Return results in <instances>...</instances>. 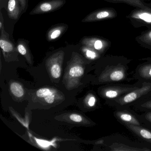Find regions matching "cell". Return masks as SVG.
<instances>
[{"instance_id":"obj_1","label":"cell","mask_w":151,"mask_h":151,"mask_svg":"<svg viewBox=\"0 0 151 151\" xmlns=\"http://www.w3.org/2000/svg\"><path fill=\"white\" fill-rule=\"evenodd\" d=\"M131 60L123 56L108 55L101 60L99 65L98 81L99 83H122L130 81L128 70Z\"/></svg>"},{"instance_id":"obj_2","label":"cell","mask_w":151,"mask_h":151,"mask_svg":"<svg viewBox=\"0 0 151 151\" xmlns=\"http://www.w3.org/2000/svg\"><path fill=\"white\" fill-rule=\"evenodd\" d=\"M151 97V82H143L136 89L116 99L107 101L110 106L118 109L128 108L133 106L143 100Z\"/></svg>"},{"instance_id":"obj_3","label":"cell","mask_w":151,"mask_h":151,"mask_svg":"<svg viewBox=\"0 0 151 151\" xmlns=\"http://www.w3.org/2000/svg\"><path fill=\"white\" fill-rule=\"evenodd\" d=\"M107 145L108 150L112 151H150L151 145L146 143H134L120 135H114L109 137Z\"/></svg>"},{"instance_id":"obj_4","label":"cell","mask_w":151,"mask_h":151,"mask_svg":"<svg viewBox=\"0 0 151 151\" xmlns=\"http://www.w3.org/2000/svg\"><path fill=\"white\" fill-rule=\"evenodd\" d=\"M141 84L142 83L138 81L134 84L122 83L107 84L101 88L100 93L106 101L113 100L134 90L140 86Z\"/></svg>"},{"instance_id":"obj_5","label":"cell","mask_w":151,"mask_h":151,"mask_svg":"<svg viewBox=\"0 0 151 151\" xmlns=\"http://www.w3.org/2000/svg\"><path fill=\"white\" fill-rule=\"evenodd\" d=\"M126 17L134 28L145 27L151 29V7L135 9Z\"/></svg>"},{"instance_id":"obj_6","label":"cell","mask_w":151,"mask_h":151,"mask_svg":"<svg viewBox=\"0 0 151 151\" xmlns=\"http://www.w3.org/2000/svg\"><path fill=\"white\" fill-rule=\"evenodd\" d=\"M114 116L122 124H134V125H143L138 116V114L130 109H118L114 111Z\"/></svg>"},{"instance_id":"obj_7","label":"cell","mask_w":151,"mask_h":151,"mask_svg":"<svg viewBox=\"0 0 151 151\" xmlns=\"http://www.w3.org/2000/svg\"><path fill=\"white\" fill-rule=\"evenodd\" d=\"M65 3V0H48L42 1L32 10L30 14H41L53 12L61 8Z\"/></svg>"},{"instance_id":"obj_8","label":"cell","mask_w":151,"mask_h":151,"mask_svg":"<svg viewBox=\"0 0 151 151\" xmlns=\"http://www.w3.org/2000/svg\"><path fill=\"white\" fill-rule=\"evenodd\" d=\"M116 10L113 8L102 9L96 10L88 14L83 20V22H93L102 20L114 19L117 17Z\"/></svg>"},{"instance_id":"obj_9","label":"cell","mask_w":151,"mask_h":151,"mask_svg":"<svg viewBox=\"0 0 151 151\" xmlns=\"http://www.w3.org/2000/svg\"><path fill=\"white\" fill-rule=\"evenodd\" d=\"M81 41L84 45L94 49L101 54L106 52L111 45V42L108 40L97 37H85Z\"/></svg>"},{"instance_id":"obj_10","label":"cell","mask_w":151,"mask_h":151,"mask_svg":"<svg viewBox=\"0 0 151 151\" xmlns=\"http://www.w3.org/2000/svg\"><path fill=\"white\" fill-rule=\"evenodd\" d=\"M127 129L136 136L139 139L145 143L151 145V129L147 126L143 125L122 124Z\"/></svg>"},{"instance_id":"obj_11","label":"cell","mask_w":151,"mask_h":151,"mask_svg":"<svg viewBox=\"0 0 151 151\" xmlns=\"http://www.w3.org/2000/svg\"><path fill=\"white\" fill-rule=\"evenodd\" d=\"M141 60L145 62L138 65L134 72V77L141 83H150L151 82V57Z\"/></svg>"},{"instance_id":"obj_12","label":"cell","mask_w":151,"mask_h":151,"mask_svg":"<svg viewBox=\"0 0 151 151\" xmlns=\"http://www.w3.org/2000/svg\"><path fill=\"white\" fill-rule=\"evenodd\" d=\"M110 3H123L134 7L135 8L149 9L151 3H147L144 0H104Z\"/></svg>"},{"instance_id":"obj_13","label":"cell","mask_w":151,"mask_h":151,"mask_svg":"<svg viewBox=\"0 0 151 151\" xmlns=\"http://www.w3.org/2000/svg\"><path fill=\"white\" fill-rule=\"evenodd\" d=\"M68 29L67 24H61L53 27L47 32V37L48 41H52L56 40L60 37Z\"/></svg>"},{"instance_id":"obj_14","label":"cell","mask_w":151,"mask_h":151,"mask_svg":"<svg viewBox=\"0 0 151 151\" xmlns=\"http://www.w3.org/2000/svg\"><path fill=\"white\" fill-rule=\"evenodd\" d=\"M135 40L141 47L151 51V29L142 32L136 37Z\"/></svg>"},{"instance_id":"obj_15","label":"cell","mask_w":151,"mask_h":151,"mask_svg":"<svg viewBox=\"0 0 151 151\" xmlns=\"http://www.w3.org/2000/svg\"><path fill=\"white\" fill-rule=\"evenodd\" d=\"M19 0H9L8 3L7 11L10 19L17 20L20 14Z\"/></svg>"},{"instance_id":"obj_16","label":"cell","mask_w":151,"mask_h":151,"mask_svg":"<svg viewBox=\"0 0 151 151\" xmlns=\"http://www.w3.org/2000/svg\"><path fill=\"white\" fill-rule=\"evenodd\" d=\"M37 96L39 98H44L46 102L48 104L53 103L55 100V94L48 88H41L37 91Z\"/></svg>"},{"instance_id":"obj_17","label":"cell","mask_w":151,"mask_h":151,"mask_svg":"<svg viewBox=\"0 0 151 151\" xmlns=\"http://www.w3.org/2000/svg\"><path fill=\"white\" fill-rule=\"evenodd\" d=\"M135 109L142 112H151V97L141 101L133 106Z\"/></svg>"},{"instance_id":"obj_18","label":"cell","mask_w":151,"mask_h":151,"mask_svg":"<svg viewBox=\"0 0 151 151\" xmlns=\"http://www.w3.org/2000/svg\"><path fill=\"white\" fill-rule=\"evenodd\" d=\"M83 50L86 56L92 60H96L100 57L101 54L96 50L89 47L84 46L83 48Z\"/></svg>"},{"instance_id":"obj_19","label":"cell","mask_w":151,"mask_h":151,"mask_svg":"<svg viewBox=\"0 0 151 151\" xmlns=\"http://www.w3.org/2000/svg\"><path fill=\"white\" fill-rule=\"evenodd\" d=\"M10 88L12 93L16 97L20 98L24 94V90L22 86L18 83H12L10 85Z\"/></svg>"},{"instance_id":"obj_20","label":"cell","mask_w":151,"mask_h":151,"mask_svg":"<svg viewBox=\"0 0 151 151\" xmlns=\"http://www.w3.org/2000/svg\"><path fill=\"white\" fill-rule=\"evenodd\" d=\"M138 116L143 124L151 129V112H144L142 114H138Z\"/></svg>"},{"instance_id":"obj_21","label":"cell","mask_w":151,"mask_h":151,"mask_svg":"<svg viewBox=\"0 0 151 151\" xmlns=\"http://www.w3.org/2000/svg\"><path fill=\"white\" fill-rule=\"evenodd\" d=\"M18 41L17 49L18 52L22 55L26 56L29 53V50L27 47V44L25 42V40H20Z\"/></svg>"},{"instance_id":"obj_22","label":"cell","mask_w":151,"mask_h":151,"mask_svg":"<svg viewBox=\"0 0 151 151\" xmlns=\"http://www.w3.org/2000/svg\"><path fill=\"white\" fill-rule=\"evenodd\" d=\"M84 70L82 67L76 66L72 67L69 71V75L72 77H80L83 76Z\"/></svg>"},{"instance_id":"obj_23","label":"cell","mask_w":151,"mask_h":151,"mask_svg":"<svg viewBox=\"0 0 151 151\" xmlns=\"http://www.w3.org/2000/svg\"><path fill=\"white\" fill-rule=\"evenodd\" d=\"M51 74L54 78H58L61 75V68L60 65L55 64L51 68Z\"/></svg>"},{"instance_id":"obj_24","label":"cell","mask_w":151,"mask_h":151,"mask_svg":"<svg viewBox=\"0 0 151 151\" xmlns=\"http://www.w3.org/2000/svg\"><path fill=\"white\" fill-rule=\"evenodd\" d=\"M70 119L73 122H80L82 121V116L77 114H73L70 116Z\"/></svg>"},{"instance_id":"obj_25","label":"cell","mask_w":151,"mask_h":151,"mask_svg":"<svg viewBox=\"0 0 151 151\" xmlns=\"http://www.w3.org/2000/svg\"><path fill=\"white\" fill-rule=\"evenodd\" d=\"M96 102H97L96 98L94 96H91V97H90L89 100H88V104L90 107H93L96 105Z\"/></svg>"},{"instance_id":"obj_26","label":"cell","mask_w":151,"mask_h":151,"mask_svg":"<svg viewBox=\"0 0 151 151\" xmlns=\"http://www.w3.org/2000/svg\"><path fill=\"white\" fill-rule=\"evenodd\" d=\"M23 11H25L27 8V0H19Z\"/></svg>"},{"instance_id":"obj_27","label":"cell","mask_w":151,"mask_h":151,"mask_svg":"<svg viewBox=\"0 0 151 151\" xmlns=\"http://www.w3.org/2000/svg\"><path fill=\"white\" fill-rule=\"evenodd\" d=\"M0 1H4V0H0Z\"/></svg>"}]
</instances>
